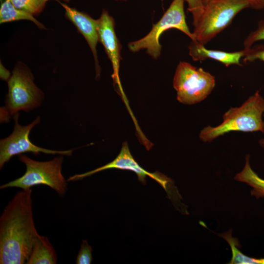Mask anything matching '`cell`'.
<instances>
[{
    "instance_id": "1",
    "label": "cell",
    "mask_w": 264,
    "mask_h": 264,
    "mask_svg": "<svg viewBox=\"0 0 264 264\" xmlns=\"http://www.w3.org/2000/svg\"><path fill=\"white\" fill-rule=\"evenodd\" d=\"M31 188L17 192L0 217V264H24L39 235L36 229Z\"/></svg>"
},
{
    "instance_id": "2",
    "label": "cell",
    "mask_w": 264,
    "mask_h": 264,
    "mask_svg": "<svg viewBox=\"0 0 264 264\" xmlns=\"http://www.w3.org/2000/svg\"><path fill=\"white\" fill-rule=\"evenodd\" d=\"M264 98L257 91L240 107L230 108L223 115L220 124L203 128L199 138L203 142H210L232 132L264 133Z\"/></svg>"
},
{
    "instance_id": "3",
    "label": "cell",
    "mask_w": 264,
    "mask_h": 264,
    "mask_svg": "<svg viewBox=\"0 0 264 264\" xmlns=\"http://www.w3.org/2000/svg\"><path fill=\"white\" fill-rule=\"evenodd\" d=\"M7 84L5 105L0 108L1 122L9 121L20 110L28 112L41 106L44 93L34 83L33 75L25 65H16Z\"/></svg>"
},
{
    "instance_id": "4",
    "label": "cell",
    "mask_w": 264,
    "mask_h": 264,
    "mask_svg": "<svg viewBox=\"0 0 264 264\" xmlns=\"http://www.w3.org/2000/svg\"><path fill=\"white\" fill-rule=\"evenodd\" d=\"M64 155H60L45 161L33 160L24 154L18 155V159L25 166L24 174L21 177L1 185L0 189L16 187L30 189L38 185H46L55 190L60 196H64L67 184L62 173Z\"/></svg>"
},
{
    "instance_id": "5",
    "label": "cell",
    "mask_w": 264,
    "mask_h": 264,
    "mask_svg": "<svg viewBox=\"0 0 264 264\" xmlns=\"http://www.w3.org/2000/svg\"><path fill=\"white\" fill-rule=\"evenodd\" d=\"M245 0H211L194 26L195 41L205 45L230 24L241 11L249 7Z\"/></svg>"
},
{
    "instance_id": "6",
    "label": "cell",
    "mask_w": 264,
    "mask_h": 264,
    "mask_svg": "<svg viewBox=\"0 0 264 264\" xmlns=\"http://www.w3.org/2000/svg\"><path fill=\"white\" fill-rule=\"evenodd\" d=\"M215 85V77L211 73L186 62H179L173 79L177 100L185 105H193L204 100Z\"/></svg>"
},
{
    "instance_id": "7",
    "label": "cell",
    "mask_w": 264,
    "mask_h": 264,
    "mask_svg": "<svg viewBox=\"0 0 264 264\" xmlns=\"http://www.w3.org/2000/svg\"><path fill=\"white\" fill-rule=\"evenodd\" d=\"M185 0H173L160 20L154 24L145 36L128 44L129 49L136 52L145 49L146 52L154 59L160 55L161 45L159 38L166 30L175 28L188 36L192 41L195 37L187 25L184 12Z\"/></svg>"
},
{
    "instance_id": "8",
    "label": "cell",
    "mask_w": 264,
    "mask_h": 264,
    "mask_svg": "<svg viewBox=\"0 0 264 264\" xmlns=\"http://www.w3.org/2000/svg\"><path fill=\"white\" fill-rule=\"evenodd\" d=\"M19 112L13 116L14 126L12 133L0 141V169L2 168L4 164L13 156L26 153H32L35 155H38L42 153L68 156L72 155L76 148L65 151H56L43 148L32 143L29 139V134L31 130L40 123V116H37L33 121L26 126H22L19 123Z\"/></svg>"
},
{
    "instance_id": "9",
    "label": "cell",
    "mask_w": 264,
    "mask_h": 264,
    "mask_svg": "<svg viewBox=\"0 0 264 264\" xmlns=\"http://www.w3.org/2000/svg\"><path fill=\"white\" fill-rule=\"evenodd\" d=\"M111 169L132 171L136 174L138 180L143 185L146 183V178L147 176L152 178L163 188L170 199L173 196L172 191L176 189L174 186V181L165 175L157 171L150 173L141 167L132 156L127 142L123 143L119 154L112 161L90 171L71 176L67 180H81L98 172Z\"/></svg>"
},
{
    "instance_id": "10",
    "label": "cell",
    "mask_w": 264,
    "mask_h": 264,
    "mask_svg": "<svg viewBox=\"0 0 264 264\" xmlns=\"http://www.w3.org/2000/svg\"><path fill=\"white\" fill-rule=\"evenodd\" d=\"M97 21L99 42L103 44L112 66L113 73L111 77L113 85L117 88L127 107L129 108L119 78L121 45L115 32L114 20L107 10L103 9Z\"/></svg>"
},
{
    "instance_id": "11",
    "label": "cell",
    "mask_w": 264,
    "mask_h": 264,
    "mask_svg": "<svg viewBox=\"0 0 264 264\" xmlns=\"http://www.w3.org/2000/svg\"><path fill=\"white\" fill-rule=\"evenodd\" d=\"M59 3L65 10L66 17L71 22L88 43L94 59L96 77H99L101 68L96 49L99 42L97 20L93 19L86 13L69 6L65 3L60 1Z\"/></svg>"
},
{
    "instance_id": "12",
    "label": "cell",
    "mask_w": 264,
    "mask_h": 264,
    "mask_svg": "<svg viewBox=\"0 0 264 264\" xmlns=\"http://www.w3.org/2000/svg\"><path fill=\"white\" fill-rule=\"evenodd\" d=\"M189 55L195 61H201L210 58L221 63L226 66L232 65L241 66V59L244 57L247 52V49L245 48L232 52L208 49L197 41H192L189 46Z\"/></svg>"
},
{
    "instance_id": "13",
    "label": "cell",
    "mask_w": 264,
    "mask_h": 264,
    "mask_svg": "<svg viewBox=\"0 0 264 264\" xmlns=\"http://www.w3.org/2000/svg\"><path fill=\"white\" fill-rule=\"evenodd\" d=\"M57 253L48 239L39 235L26 264H55Z\"/></svg>"
},
{
    "instance_id": "14",
    "label": "cell",
    "mask_w": 264,
    "mask_h": 264,
    "mask_svg": "<svg viewBox=\"0 0 264 264\" xmlns=\"http://www.w3.org/2000/svg\"><path fill=\"white\" fill-rule=\"evenodd\" d=\"M250 155L245 156V162L243 169L237 173L234 179L245 183L252 188L250 193L258 199L264 197V179L252 169L250 164Z\"/></svg>"
},
{
    "instance_id": "15",
    "label": "cell",
    "mask_w": 264,
    "mask_h": 264,
    "mask_svg": "<svg viewBox=\"0 0 264 264\" xmlns=\"http://www.w3.org/2000/svg\"><path fill=\"white\" fill-rule=\"evenodd\" d=\"M23 20L31 21L41 29H46L45 26L36 19L33 15L16 8L10 0H4L1 3L0 8V23L1 24Z\"/></svg>"
},
{
    "instance_id": "16",
    "label": "cell",
    "mask_w": 264,
    "mask_h": 264,
    "mask_svg": "<svg viewBox=\"0 0 264 264\" xmlns=\"http://www.w3.org/2000/svg\"><path fill=\"white\" fill-rule=\"evenodd\" d=\"M229 244L232 252V258L229 263L230 264H264V258H255L247 256L242 253L238 248L239 242L237 239L232 236V231L229 230L221 235Z\"/></svg>"
},
{
    "instance_id": "17",
    "label": "cell",
    "mask_w": 264,
    "mask_h": 264,
    "mask_svg": "<svg viewBox=\"0 0 264 264\" xmlns=\"http://www.w3.org/2000/svg\"><path fill=\"white\" fill-rule=\"evenodd\" d=\"M16 8L26 11L33 16L40 14L44 9L46 0H10Z\"/></svg>"
},
{
    "instance_id": "18",
    "label": "cell",
    "mask_w": 264,
    "mask_h": 264,
    "mask_svg": "<svg viewBox=\"0 0 264 264\" xmlns=\"http://www.w3.org/2000/svg\"><path fill=\"white\" fill-rule=\"evenodd\" d=\"M92 249L87 241L83 240L76 258V264H90L92 261Z\"/></svg>"
},
{
    "instance_id": "19",
    "label": "cell",
    "mask_w": 264,
    "mask_h": 264,
    "mask_svg": "<svg viewBox=\"0 0 264 264\" xmlns=\"http://www.w3.org/2000/svg\"><path fill=\"white\" fill-rule=\"evenodd\" d=\"M188 3V10L193 16V25L195 26L200 19L204 9L203 0H185Z\"/></svg>"
},
{
    "instance_id": "20",
    "label": "cell",
    "mask_w": 264,
    "mask_h": 264,
    "mask_svg": "<svg viewBox=\"0 0 264 264\" xmlns=\"http://www.w3.org/2000/svg\"><path fill=\"white\" fill-rule=\"evenodd\" d=\"M264 40V20L259 22L258 28L251 32L245 39L243 45L245 49H249L257 41Z\"/></svg>"
},
{
    "instance_id": "21",
    "label": "cell",
    "mask_w": 264,
    "mask_h": 264,
    "mask_svg": "<svg viewBox=\"0 0 264 264\" xmlns=\"http://www.w3.org/2000/svg\"><path fill=\"white\" fill-rule=\"evenodd\" d=\"M260 60L264 62V46L259 45L247 49V52L243 59L245 63Z\"/></svg>"
},
{
    "instance_id": "22",
    "label": "cell",
    "mask_w": 264,
    "mask_h": 264,
    "mask_svg": "<svg viewBox=\"0 0 264 264\" xmlns=\"http://www.w3.org/2000/svg\"><path fill=\"white\" fill-rule=\"evenodd\" d=\"M252 8L261 10L264 8V0H245Z\"/></svg>"
},
{
    "instance_id": "23",
    "label": "cell",
    "mask_w": 264,
    "mask_h": 264,
    "mask_svg": "<svg viewBox=\"0 0 264 264\" xmlns=\"http://www.w3.org/2000/svg\"><path fill=\"white\" fill-rule=\"evenodd\" d=\"M12 73L7 69L0 62V78L2 81H8L10 79Z\"/></svg>"
},
{
    "instance_id": "24",
    "label": "cell",
    "mask_w": 264,
    "mask_h": 264,
    "mask_svg": "<svg viewBox=\"0 0 264 264\" xmlns=\"http://www.w3.org/2000/svg\"><path fill=\"white\" fill-rule=\"evenodd\" d=\"M259 143L260 146L264 149V137L259 140Z\"/></svg>"
},
{
    "instance_id": "25",
    "label": "cell",
    "mask_w": 264,
    "mask_h": 264,
    "mask_svg": "<svg viewBox=\"0 0 264 264\" xmlns=\"http://www.w3.org/2000/svg\"><path fill=\"white\" fill-rule=\"evenodd\" d=\"M46 0L48 1L50 0ZM56 0V1H58V2L62 1L65 2H69L70 1V0Z\"/></svg>"
},
{
    "instance_id": "26",
    "label": "cell",
    "mask_w": 264,
    "mask_h": 264,
    "mask_svg": "<svg viewBox=\"0 0 264 264\" xmlns=\"http://www.w3.org/2000/svg\"><path fill=\"white\" fill-rule=\"evenodd\" d=\"M211 0H203V2H204V5L205 4H206L207 3H208Z\"/></svg>"
},
{
    "instance_id": "27",
    "label": "cell",
    "mask_w": 264,
    "mask_h": 264,
    "mask_svg": "<svg viewBox=\"0 0 264 264\" xmlns=\"http://www.w3.org/2000/svg\"><path fill=\"white\" fill-rule=\"evenodd\" d=\"M263 124H264V123H263Z\"/></svg>"
},
{
    "instance_id": "28",
    "label": "cell",
    "mask_w": 264,
    "mask_h": 264,
    "mask_svg": "<svg viewBox=\"0 0 264 264\" xmlns=\"http://www.w3.org/2000/svg\"><path fill=\"white\" fill-rule=\"evenodd\" d=\"M116 0L125 1V0Z\"/></svg>"
}]
</instances>
